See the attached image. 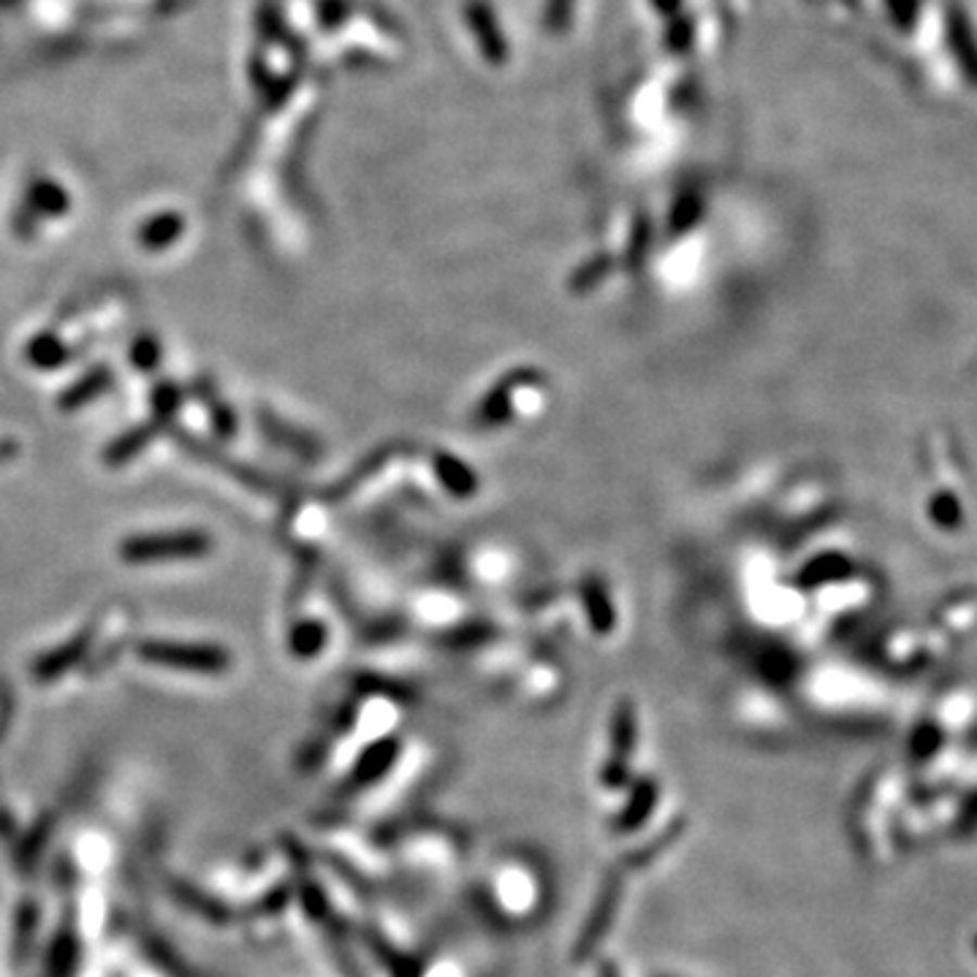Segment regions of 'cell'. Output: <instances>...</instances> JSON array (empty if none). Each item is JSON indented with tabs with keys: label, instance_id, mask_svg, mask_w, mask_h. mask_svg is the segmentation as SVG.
I'll return each instance as SVG.
<instances>
[{
	"label": "cell",
	"instance_id": "1",
	"mask_svg": "<svg viewBox=\"0 0 977 977\" xmlns=\"http://www.w3.org/2000/svg\"><path fill=\"white\" fill-rule=\"evenodd\" d=\"M212 551V537L204 530H163L130 535L119 543V557L130 564L168 562V559H201Z\"/></svg>",
	"mask_w": 977,
	"mask_h": 977
},
{
	"label": "cell",
	"instance_id": "2",
	"mask_svg": "<svg viewBox=\"0 0 977 977\" xmlns=\"http://www.w3.org/2000/svg\"><path fill=\"white\" fill-rule=\"evenodd\" d=\"M71 193L63 182H58L49 174H38L25 185V193L20 195V204L14 210V231L20 237H33L41 220H58L68 215Z\"/></svg>",
	"mask_w": 977,
	"mask_h": 977
},
{
	"label": "cell",
	"instance_id": "3",
	"mask_svg": "<svg viewBox=\"0 0 977 977\" xmlns=\"http://www.w3.org/2000/svg\"><path fill=\"white\" fill-rule=\"evenodd\" d=\"M139 655L144 660L157 662L168 668H185V671L220 673L228 668L231 657L226 649L210 644H179V640H144L139 646Z\"/></svg>",
	"mask_w": 977,
	"mask_h": 977
},
{
	"label": "cell",
	"instance_id": "4",
	"mask_svg": "<svg viewBox=\"0 0 977 977\" xmlns=\"http://www.w3.org/2000/svg\"><path fill=\"white\" fill-rule=\"evenodd\" d=\"M182 231H185L182 212L166 210V212H155V215L147 217V220L139 226V231H136V239H139V244L144 250L157 253V250L172 248V244L182 237Z\"/></svg>",
	"mask_w": 977,
	"mask_h": 977
},
{
	"label": "cell",
	"instance_id": "5",
	"mask_svg": "<svg viewBox=\"0 0 977 977\" xmlns=\"http://www.w3.org/2000/svg\"><path fill=\"white\" fill-rule=\"evenodd\" d=\"M106 385H112V372H109L106 367L92 369L90 375L79 378L68 391H65L63 399H60V407H65V410H76V407L87 405V402L96 399L98 394H103Z\"/></svg>",
	"mask_w": 977,
	"mask_h": 977
},
{
	"label": "cell",
	"instance_id": "6",
	"mask_svg": "<svg viewBox=\"0 0 977 977\" xmlns=\"http://www.w3.org/2000/svg\"><path fill=\"white\" fill-rule=\"evenodd\" d=\"M68 358H71L68 345H63L54 334H38L36 340L27 345V361H30L33 367L54 369L63 361H68Z\"/></svg>",
	"mask_w": 977,
	"mask_h": 977
},
{
	"label": "cell",
	"instance_id": "7",
	"mask_svg": "<svg viewBox=\"0 0 977 977\" xmlns=\"http://www.w3.org/2000/svg\"><path fill=\"white\" fill-rule=\"evenodd\" d=\"M152 432H155L152 427H139V429H134V432H128V434H123V437L114 440V443L106 448L109 465H123V461L134 459V456L139 454V451L144 448L152 437H155Z\"/></svg>",
	"mask_w": 977,
	"mask_h": 977
},
{
	"label": "cell",
	"instance_id": "8",
	"mask_svg": "<svg viewBox=\"0 0 977 977\" xmlns=\"http://www.w3.org/2000/svg\"><path fill=\"white\" fill-rule=\"evenodd\" d=\"M130 361L141 369V372H150L161 361V345H157L155 337H139L130 347Z\"/></svg>",
	"mask_w": 977,
	"mask_h": 977
},
{
	"label": "cell",
	"instance_id": "9",
	"mask_svg": "<svg viewBox=\"0 0 977 977\" xmlns=\"http://www.w3.org/2000/svg\"><path fill=\"white\" fill-rule=\"evenodd\" d=\"M85 638H87V635H79V638H76L71 646H63V649H58V655H49L47 660L38 662V671H58V668H63V665H68V662H74V657L79 655L81 646H85Z\"/></svg>",
	"mask_w": 977,
	"mask_h": 977
},
{
	"label": "cell",
	"instance_id": "10",
	"mask_svg": "<svg viewBox=\"0 0 977 977\" xmlns=\"http://www.w3.org/2000/svg\"><path fill=\"white\" fill-rule=\"evenodd\" d=\"M179 399H182V394H179L177 385L172 383H163L161 389L152 394V405H155V410L161 413V416H172V413L177 410Z\"/></svg>",
	"mask_w": 977,
	"mask_h": 977
},
{
	"label": "cell",
	"instance_id": "11",
	"mask_svg": "<svg viewBox=\"0 0 977 977\" xmlns=\"http://www.w3.org/2000/svg\"><path fill=\"white\" fill-rule=\"evenodd\" d=\"M14 454H16L14 443H0V461L11 459V456H14Z\"/></svg>",
	"mask_w": 977,
	"mask_h": 977
}]
</instances>
